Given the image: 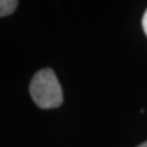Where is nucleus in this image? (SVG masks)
<instances>
[{
	"label": "nucleus",
	"instance_id": "nucleus-1",
	"mask_svg": "<svg viewBox=\"0 0 147 147\" xmlns=\"http://www.w3.org/2000/svg\"><path fill=\"white\" fill-rule=\"evenodd\" d=\"M33 102L43 109L58 108L63 103V90L55 74L50 69H42L33 76L30 85Z\"/></svg>",
	"mask_w": 147,
	"mask_h": 147
},
{
	"label": "nucleus",
	"instance_id": "nucleus-2",
	"mask_svg": "<svg viewBox=\"0 0 147 147\" xmlns=\"http://www.w3.org/2000/svg\"><path fill=\"white\" fill-rule=\"evenodd\" d=\"M17 4L15 0H0V17L11 15L16 10Z\"/></svg>",
	"mask_w": 147,
	"mask_h": 147
},
{
	"label": "nucleus",
	"instance_id": "nucleus-3",
	"mask_svg": "<svg viewBox=\"0 0 147 147\" xmlns=\"http://www.w3.org/2000/svg\"><path fill=\"white\" fill-rule=\"evenodd\" d=\"M142 28H144L145 34L147 36V10L144 13V17H142Z\"/></svg>",
	"mask_w": 147,
	"mask_h": 147
},
{
	"label": "nucleus",
	"instance_id": "nucleus-4",
	"mask_svg": "<svg viewBox=\"0 0 147 147\" xmlns=\"http://www.w3.org/2000/svg\"><path fill=\"white\" fill-rule=\"evenodd\" d=\"M137 147H147V141H146V142H144V144H141L140 146H137Z\"/></svg>",
	"mask_w": 147,
	"mask_h": 147
}]
</instances>
